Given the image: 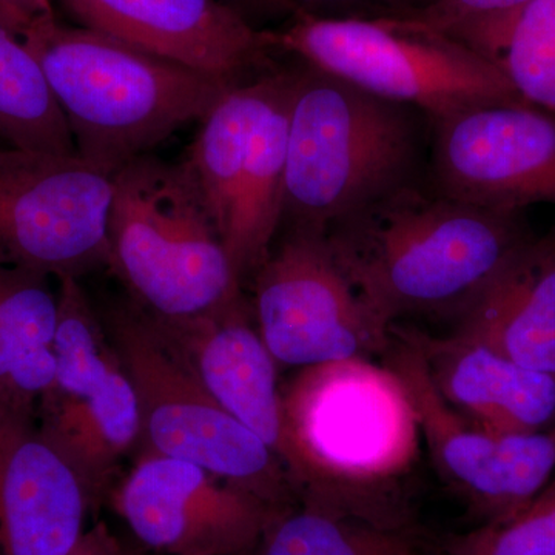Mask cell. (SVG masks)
Returning <instances> with one entry per match:
<instances>
[{
    "label": "cell",
    "mask_w": 555,
    "mask_h": 555,
    "mask_svg": "<svg viewBox=\"0 0 555 555\" xmlns=\"http://www.w3.org/2000/svg\"><path fill=\"white\" fill-rule=\"evenodd\" d=\"M534 235L525 211L474 206L422 181L343 219L324 238L367 308L392 328L408 317L460 320Z\"/></svg>",
    "instance_id": "obj_1"
},
{
    "label": "cell",
    "mask_w": 555,
    "mask_h": 555,
    "mask_svg": "<svg viewBox=\"0 0 555 555\" xmlns=\"http://www.w3.org/2000/svg\"><path fill=\"white\" fill-rule=\"evenodd\" d=\"M297 61V60H295ZM283 224L324 233L426 177L430 120L297 61L291 67Z\"/></svg>",
    "instance_id": "obj_2"
},
{
    "label": "cell",
    "mask_w": 555,
    "mask_h": 555,
    "mask_svg": "<svg viewBox=\"0 0 555 555\" xmlns=\"http://www.w3.org/2000/svg\"><path fill=\"white\" fill-rule=\"evenodd\" d=\"M67 120L76 153L115 175L206 118L230 83L43 11L21 35ZM235 86V83H233Z\"/></svg>",
    "instance_id": "obj_3"
},
{
    "label": "cell",
    "mask_w": 555,
    "mask_h": 555,
    "mask_svg": "<svg viewBox=\"0 0 555 555\" xmlns=\"http://www.w3.org/2000/svg\"><path fill=\"white\" fill-rule=\"evenodd\" d=\"M281 397L286 467L305 502L341 509L347 492L389 483L414 462L418 423L387 366L352 358L305 367Z\"/></svg>",
    "instance_id": "obj_4"
},
{
    "label": "cell",
    "mask_w": 555,
    "mask_h": 555,
    "mask_svg": "<svg viewBox=\"0 0 555 555\" xmlns=\"http://www.w3.org/2000/svg\"><path fill=\"white\" fill-rule=\"evenodd\" d=\"M108 268L129 288L131 301L156 317L198 315L243 295L184 164L152 155L113 175Z\"/></svg>",
    "instance_id": "obj_5"
},
{
    "label": "cell",
    "mask_w": 555,
    "mask_h": 555,
    "mask_svg": "<svg viewBox=\"0 0 555 555\" xmlns=\"http://www.w3.org/2000/svg\"><path fill=\"white\" fill-rule=\"evenodd\" d=\"M262 33L272 53L418 109L430 122L470 108L525 101L494 62L416 22L295 17Z\"/></svg>",
    "instance_id": "obj_6"
},
{
    "label": "cell",
    "mask_w": 555,
    "mask_h": 555,
    "mask_svg": "<svg viewBox=\"0 0 555 555\" xmlns=\"http://www.w3.org/2000/svg\"><path fill=\"white\" fill-rule=\"evenodd\" d=\"M102 318L137 393L138 455L184 460L272 505L297 503L280 456L201 386L144 309L118 302Z\"/></svg>",
    "instance_id": "obj_7"
},
{
    "label": "cell",
    "mask_w": 555,
    "mask_h": 555,
    "mask_svg": "<svg viewBox=\"0 0 555 555\" xmlns=\"http://www.w3.org/2000/svg\"><path fill=\"white\" fill-rule=\"evenodd\" d=\"M113 175L78 155L0 149V264L60 280L108 266Z\"/></svg>",
    "instance_id": "obj_8"
},
{
    "label": "cell",
    "mask_w": 555,
    "mask_h": 555,
    "mask_svg": "<svg viewBox=\"0 0 555 555\" xmlns=\"http://www.w3.org/2000/svg\"><path fill=\"white\" fill-rule=\"evenodd\" d=\"M251 278L255 324L276 363L371 360L390 345L392 328L367 308L321 233L288 230Z\"/></svg>",
    "instance_id": "obj_9"
},
{
    "label": "cell",
    "mask_w": 555,
    "mask_h": 555,
    "mask_svg": "<svg viewBox=\"0 0 555 555\" xmlns=\"http://www.w3.org/2000/svg\"><path fill=\"white\" fill-rule=\"evenodd\" d=\"M383 358L406 389L420 436L438 470L485 517V524L513 516L550 483L555 426L502 436L474 425L440 396L408 328L392 327Z\"/></svg>",
    "instance_id": "obj_10"
},
{
    "label": "cell",
    "mask_w": 555,
    "mask_h": 555,
    "mask_svg": "<svg viewBox=\"0 0 555 555\" xmlns=\"http://www.w3.org/2000/svg\"><path fill=\"white\" fill-rule=\"evenodd\" d=\"M426 179L441 195L491 210L555 204V113L518 101L434 120Z\"/></svg>",
    "instance_id": "obj_11"
},
{
    "label": "cell",
    "mask_w": 555,
    "mask_h": 555,
    "mask_svg": "<svg viewBox=\"0 0 555 555\" xmlns=\"http://www.w3.org/2000/svg\"><path fill=\"white\" fill-rule=\"evenodd\" d=\"M142 550L160 555H251L286 507L184 460L138 455L108 495Z\"/></svg>",
    "instance_id": "obj_12"
},
{
    "label": "cell",
    "mask_w": 555,
    "mask_h": 555,
    "mask_svg": "<svg viewBox=\"0 0 555 555\" xmlns=\"http://www.w3.org/2000/svg\"><path fill=\"white\" fill-rule=\"evenodd\" d=\"M80 27L233 83L272 67L264 33L224 0H62Z\"/></svg>",
    "instance_id": "obj_13"
},
{
    "label": "cell",
    "mask_w": 555,
    "mask_h": 555,
    "mask_svg": "<svg viewBox=\"0 0 555 555\" xmlns=\"http://www.w3.org/2000/svg\"><path fill=\"white\" fill-rule=\"evenodd\" d=\"M149 315L201 386L261 438L286 466V427L278 363L259 335L254 310L244 294L198 315Z\"/></svg>",
    "instance_id": "obj_14"
},
{
    "label": "cell",
    "mask_w": 555,
    "mask_h": 555,
    "mask_svg": "<svg viewBox=\"0 0 555 555\" xmlns=\"http://www.w3.org/2000/svg\"><path fill=\"white\" fill-rule=\"evenodd\" d=\"M96 507L35 416L0 422V555H73Z\"/></svg>",
    "instance_id": "obj_15"
},
{
    "label": "cell",
    "mask_w": 555,
    "mask_h": 555,
    "mask_svg": "<svg viewBox=\"0 0 555 555\" xmlns=\"http://www.w3.org/2000/svg\"><path fill=\"white\" fill-rule=\"evenodd\" d=\"M409 332L440 396L474 425L502 436L555 426V375L521 366L459 332L444 338Z\"/></svg>",
    "instance_id": "obj_16"
},
{
    "label": "cell",
    "mask_w": 555,
    "mask_h": 555,
    "mask_svg": "<svg viewBox=\"0 0 555 555\" xmlns=\"http://www.w3.org/2000/svg\"><path fill=\"white\" fill-rule=\"evenodd\" d=\"M455 332L521 366L555 375V225L511 258Z\"/></svg>",
    "instance_id": "obj_17"
},
{
    "label": "cell",
    "mask_w": 555,
    "mask_h": 555,
    "mask_svg": "<svg viewBox=\"0 0 555 555\" xmlns=\"http://www.w3.org/2000/svg\"><path fill=\"white\" fill-rule=\"evenodd\" d=\"M291 68L273 65L251 129L235 208L222 244L241 283L268 259L283 225Z\"/></svg>",
    "instance_id": "obj_18"
},
{
    "label": "cell",
    "mask_w": 555,
    "mask_h": 555,
    "mask_svg": "<svg viewBox=\"0 0 555 555\" xmlns=\"http://www.w3.org/2000/svg\"><path fill=\"white\" fill-rule=\"evenodd\" d=\"M38 412L40 433L101 505L112 492L124 456L137 449L141 430L137 393L126 369L90 396L43 401Z\"/></svg>",
    "instance_id": "obj_19"
},
{
    "label": "cell",
    "mask_w": 555,
    "mask_h": 555,
    "mask_svg": "<svg viewBox=\"0 0 555 555\" xmlns=\"http://www.w3.org/2000/svg\"><path fill=\"white\" fill-rule=\"evenodd\" d=\"M53 278L0 264V418L36 416L56 375Z\"/></svg>",
    "instance_id": "obj_20"
},
{
    "label": "cell",
    "mask_w": 555,
    "mask_h": 555,
    "mask_svg": "<svg viewBox=\"0 0 555 555\" xmlns=\"http://www.w3.org/2000/svg\"><path fill=\"white\" fill-rule=\"evenodd\" d=\"M0 137L11 147L78 155L39 62L0 25Z\"/></svg>",
    "instance_id": "obj_21"
},
{
    "label": "cell",
    "mask_w": 555,
    "mask_h": 555,
    "mask_svg": "<svg viewBox=\"0 0 555 555\" xmlns=\"http://www.w3.org/2000/svg\"><path fill=\"white\" fill-rule=\"evenodd\" d=\"M251 555H426L406 537L369 518L320 503L288 506Z\"/></svg>",
    "instance_id": "obj_22"
},
{
    "label": "cell",
    "mask_w": 555,
    "mask_h": 555,
    "mask_svg": "<svg viewBox=\"0 0 555 555\" xmlns=\"http://www.w3.org/2000/svg\"><path fill=\"white\" fill-rule=\"evenodd\" d=\"M56 281L57 318L53 337L56 375L40 403L90 396L122 369L104 318L98 313L79 278L62 276Z\"/></svg>",
    "instance_id": "obj_23"
},
{
    "label": "cell",
    "mask_w": 555,
    "mask_h": 555,
    "mask_svg": "<svg viewBox=\"0 0 555 555\" xmlns=\"http://www.w3.org/2000/svg\"><path fill=\"white\" fill-rule=\"evenodd\" d=\"M492 62L521 100L555 113V0H532L511 20Z\"/></svg>",
    "instance_id": "obj_24"
},
{
    "label": "cell",
    "mask_w": 555,
    "mask_h": 555,
    "mask_svg": "<svg viewBox=\"0 0 555 555\" xmlns=\"http://www.w3.org/2000/svg\"><path fill=\"white\" fill-rule=\"evenodd\" d=\"M447 555H555V480L521 509L456 535Z\"/></svg>",
    "instance_id": "obj_25"
},
{
    "label": "cell",
    "mask_w": 555,
    "mask_h": 555,
    "mask_svg": "<svg viewBox=\"0 0 555 555\" xmlns=\"http://www.w3.org/2000/svg\"><path fill=\"white\" fill-rule=\"evenodd\" d=\"M532 0H406L398 21L451 36L488 56L509 21Z\"/></svg>",
    "instance_id": "obj_26"
},
{
    "label": "cell",
    "mask_w": 555,
    "mask_h": 555,
    "mask_svg": "<svg viewBox=\"0 0 555 555\" xmlns=\"http://www.w3.org/2000/svg\"><path fill=\"white\" fill-rule=\"evenodd\" d=\"M269 13L317 20H397L406 0H251Z\"/></svg>",
    "instance_id": "obj_27"
},
{
    "label": "cell",
    "mask_w": 555,
    "mask_h": 555,
    "mask_svg": "<svg viewBox=\"0 0 555 555\" xmlns=\"http://www.w3.org/2000/svg\"><path fill=\"white\" fill-rule=\"evenodd\" d=\"M50 9V0H0V25L21 38L33 20Z\"/></svg>",
    "instance_id": "obj_28"
},
{
    "label": "cell",
    "mask_w": 555,
    "mask_h": 555,
    "mask_svg": "<svg viewBox=\"0 0 555 555\" xmlns=\"http://www.w3.org/2000/svg\"><path fill=\"white\" fill-rule=\"evenodd\" d=\"M124 542L104 524L91 526L73 555H122Z\"/></svg>",
    "instance_id": "obj_29"
},
{
    "label": "cell",
    "mask_w": 555,
    "mask_h": 555,
    "mask_svg": "<svg viewBox=\"0 0 555 555\" xmlns=\"http://www.w3.org/2000/svg\"><path fill=\"white\" fill-rule=\"evenodd\" d=\"M122 555H147V551L142 550V547L131 546L129 543L124 542Z\"/></svg>",
    "instance_id": "obj_30"
},
{
    "label": "cell",
    "mask_w": 555,
    "mask_h": 555,
    "mask_svg": "<svg viewBox=\"0 0 555 555\" xmlns=\"http://www.w3.org/2000/svg\"><path fill=\"white\" fill-rule=\"evenodd\" d=\"M5 420H7V418H5ZM0 422H3V420H2V418H0Z\"/></svg>",
    "instance_id": "obj_31"
}]
</instances>
